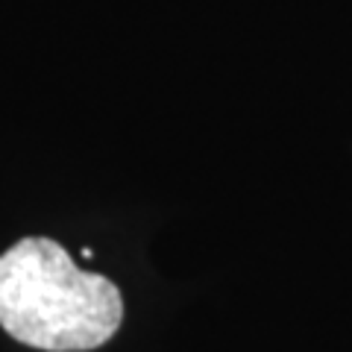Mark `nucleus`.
<instances>
[{
	"instance_id": "obj_1",
	"label": "nucleus",
	"mask_w": 352,
	"mask_h": 352,
	"mask_svg": "<svg viewBox=\"0 0 352 352\" xmlns=\"http://www.w3.org/2000/svg\"><path fill=\"white\" fill-rule=\"evenodd\" d=\"M124 296L100 273H85L53 238H21L0 256V326L44 352H88L112 340Z\"/></svg>"
}]
</instances>
